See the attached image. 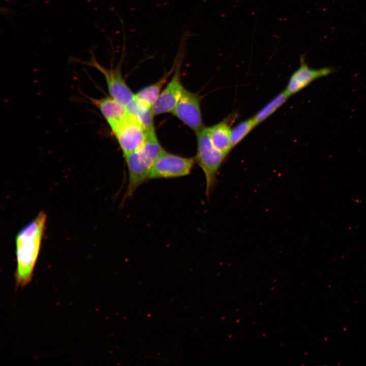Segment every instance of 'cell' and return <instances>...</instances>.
I'll use <instances>...</instances> for the list:
<instances>
[{"label":"cell","instance_id":"obj_1","mask_svg":"<svg viewBox=\"0 0 366 366\" xmlns=\"http://www.w3.org/2000/svg\"><path fill=\"white\" fill-rule=\"evenodd\" d=\"M47 215L40 211L36 217L20 230L15 238L16 285L24 287L32 280L39 257L45 229Z\"/></svg>","mask_w":366,"mask_h":366},{"label":"cell","instance_id":"obj_2","mask_svg":"<svg viewBox=\"0 0 366 366\" xmlns=\"http://www.w3.org/2000/svg\"><path fill=\"white\" fill-rule=\"evenodd\" d=\"M164 150L154 131L149 134L147 140L139 148L124 156L128 182L124 200L131 197L138 187L149 180L152 167Z\"/></svg>","mask_w":366,"mask_h":366},{"label":"cell","instance_id":"obj_3","mask_svg":"<svg viewBox=\"0 0 366 366\" xmlns=\"http://www.w3.org/2000/svg\"><path fill=\"white\" fill-rule=\"evenodd\" d=\"M196 135L197 147L194 158L205 175V193L208 197L215 187L218 173L227 156L212 143L205 127Z\"/></svg>","mask_w":366,"mask_h":366},{"label":"cell","instance_id":"obj_4","mask_svg":"<svg viewBox=\"0 0 366 366\" xmlns=\"http://www.w3.org/2000/svg\"><path fill=\"white\" fill-rule=\"evenodd\" d=\"M194 158L185 157L164 150L156 160L149 179L180 177L190 174Z\"/></svg>","mask_w":366,"mask_h":366},{"label":"cell","instance_id":"obj_5","mask_svg":"<svg viewBox=\"0 0 366 366\" xmlns=\"http://www.w3.org/2000/svg\"><path fill=\"white\" fill-rule=\"evenodd\" d=\"M80 62L98 70L105 79L110 96L126 107L135 98V94L123 77L121 62L115 68H107L99 64L93 55L89 60Z\"/></svg>","mask_w":366,"mask_h":366},{"label":"cell","instance_id":"obj_6","mask_svg":"<svg viewBox=\"0 0 366 366\" xmlns=\"http://www.w3.org/2000/svg\"><path fill=\"white\" fill-rule=\"evenodd\" d=\"M111 131L117 140L124 156L139 148L151 133L130 114Z\"/></svg>","mask_w":366,"mask_h":366},{"label":"cell","instance_id":"obj_7","mask_svg":"<svg viewBox=\"0 0 366 366\" xmlns=\"http://www.w3.org/2000/svg\"><path fill=\"white\" fill-rule=\"evenodd\" d=\"M201 98L198 94L185 88L172 113L196 134L204 128L201 111Z\"/></svg>","mask_w":366,"mask_h":366},{"label":"cell","instance_id":"obj_8","mask_svg":"<svg viewBox=\"0 0 366 366\" xmlns=\"http://www.w3.org/2000/svg\"><path fill=\"white\" fill-rule=\"evenodd\" d=\"M334 72L330 67L312 68L300 57V66L290 77L285 90L291 96L302 90L315 80L326 77Z\"/></svg>","mask_w":366,"mask_h":366},{"label":"cell","instance_id":"obj_9","mask_svg":"<svg viewBox=\"0 0 366 366\" xmlns=\"http://www.w3.org/2000/svg\"><path fill=\"white\" fill-rule=\"evenodd\" d=\"M184 89L181 82L178 65L171 80L163 89L152 107L154 115L172 113L179 101Z\"/></svg>","mask_w":366,"mask_h":366},{"label":"cell","instance_id":"obj_10","mask_svg":"<svg viewBox=\"0 0 366 366\" xmlns=\"http://www.w3.org/2000/svg\"><path fill=\"white\" fill-rule=\"evenodd\" d=\"M87 98L100 112L111 131L129 114L126 106L110 96L100 98Z\"/></svg>","mask_w":366,"mask_h":366},{"label":"cell","instance_id":"obj_11","mask_svg":"<svg viewBox=\"0 0 366 366\" xmlns=\"http://www.w3.org/2000/svg\"><path fill=\"white\" fill-rule=\"evenodd\" d=\"M208 136L214 146L226 156L233 148L230 126L223 120L206 128Z\"/></svg>","mask_w":366,"mask_h":366},{"label":"cell","instance_id":"obj_12","mask_svg":"<svg viewBox=\"0 0 366 366\" xmlns=\"http://www.w3.org/2000/svg\"><path fill=\"white\" fill-rule=\"evenodd\" d=\"M126 107L129 113L134 117L148 132L155 131V115L152 108L139 101L136 97Z\"/></svg>","mask_w":366,"mask_h":366},{"label":"cell","instance_id":"obj_13","mask_svg":"<svg viewBox=\"0 0 366 366\" xmlns=\"http://www.w3.org/2000/svg\"><path fill=\"white\" fill-rule=\"evenodd\" d=\"M171 73H172V70L165 74L158 81L140 89L135 94L136 98L152 108L162 91L164 86L167 82Z\"/></svg>","mask_w":366,"mask_h":366},{"label":"cell","instance_id":"obj_14","mask_svg":"<svg viewBox=\"0 0 366 366\" xmlns=\"http://www.w3.org/2000/svg\"><path fill=\"white\" fill-rule=\"evenodd\" d=\"M290 97L284 90L273 97L253 117L257 125H258L272 115Z\"/></svg>","mask_w":366,"mask_h":366},{"label":"cell","instance_id":"obj_15","mask_svg":"<svg viewBox=\"0 0 366 366\" xmlns=\"http://www.w3.org/2000/svg\"><path fill=\"white\" fill-rule=\"evenodd\" d=\"M257 126L253 117L246 119L231 128V143L233 148Z\"/></svg>","mask_w":366,"mask_h":366}]
</instances>
